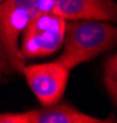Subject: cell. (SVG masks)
<instances>
[{
	"instance_id": "obj_5",
	"label": "cell",
	"mask_w": 117,
	"mask_h": 123,
	"mask_svg": "<svg viewBox=\"0 0 117 123\" xmlns=\"http://www.w3.org/2000/svg\"><path fill=\"white\" fill-rule=\"evenodd\" d=\"M52 12L65 20H101L115 22L117 6L113 0H51Z\"/></svg>"
},
{
	"instance_id": "obj_8",
	"label": "cell",
	"mask_w": 117,
	"mask_h": 123,
	"mask_svg": "<svg viewBox=\"0 0 117 123\" xmlns=\"http://www.w3.org/2000/svg\"><path fill=\"white\" fill-rule=\"evenodd\" d=\"M4 1H6V0H0V4H1V3H4Z\"/></svg>"
},
{
	"instance_id": "obj_9",
	"label": "cell",
	"mask_w": 117,
	"mask_h": 123,
	"mask_svg": "<svg viewBox=\"0 0 117 123\" xmlns=\"http://www.w3.org/2000/svg\"><path fill=\"white\" fill-rule=\"evenodd\" d=\"M0 73H1V71H0Z\"/></svg>"
},
{
	"instance_id": "obj_2",
	"label": "cell",
	"mask_w": 117,
	"mask_h": 123,
	"mask_svg": "<svg viewBox=\"0 0 117 123\" xmlns=\"http://www.w3.org/2000/svg\"><path fill=\"white\" fill-rule=\"evenodd\" d=\"M117 42L116 26L101 20H67L63 52L56 59L68 70L112 49Z\"/></svg>"
},
{
	"instance_id": "obj_4",
	"label": "cell",
	"mask_w": 117,
	"mask_h": 123,
	"mask_svg": "<svg viewBox=\"0 0 117 123\" xmlns=\"http://www.w3.org/2000/svg\"><path fill=\"white\" fill-rule=\"evenodd\" d=\"M27 85L43 106H49L60 101L69 80L70 70L59 62L31 64L22 68L21 71Z\"/></svg>"
},
{
	"instance_id": "obj_3",
	"label": "cell",
	"mask_w": 117,
	"mask_h": 123,
	"mask_svg": "<svg viewBox=\"0 0 117 123\" xmlns=\"http://www.w3.org/2000/svg\"><path fill=\"white\" fill-rule=\"evenodd\" d=\"M67 20L52 11L39 12L28 21L21 33V54L25 59L43 58L62 48Z\"/></svg>"
},
{
	"instance_id": "obj_7",
	"label": "cell",
	"mask_w": 117,
	"mask_h": 123,
	"mask_svg": "<svg viewBox=\"0 0 117 123\" xmlns=\"http://www.w3.org/2000/svg\"><path fill=\"white\" fill-rule=\"evenodd\" d=\"M104 83L112 102L117 101V55L112 53L104 63Z\"/></svg>"
},
{
	"instance_id": "obj_1",
	"label": "cell",
	"mask_w": 117,
	"mask_h": 123,
	"mask_svg": "<svg viewBox=\"0 0 117 123\" xmlns=\"http://www.w3.org/2000/svg\"><path fill=\"white\" fill-rule=\"evenodd\" d=\"M51 10V0H6L0 4V71H22L26 59L20 50V36L33 16Z\"/></svg>"
},
{
	"instance_id": "obj_6",
	"label": "cell",
	"mask_w": 117,
	"mask_h": 123,
	"mask_svg": "<svg viewBox=\"0 0 117 123\" xmlns=\"http://www.w3.org/2000/svg\"><path fill=\"white\" fill-rule=\"evenodd\" d=\"M22 123H101L102 119L85 115L67 102H56L39 110L21 113Z\"/></svg>"
}]
</instances>
